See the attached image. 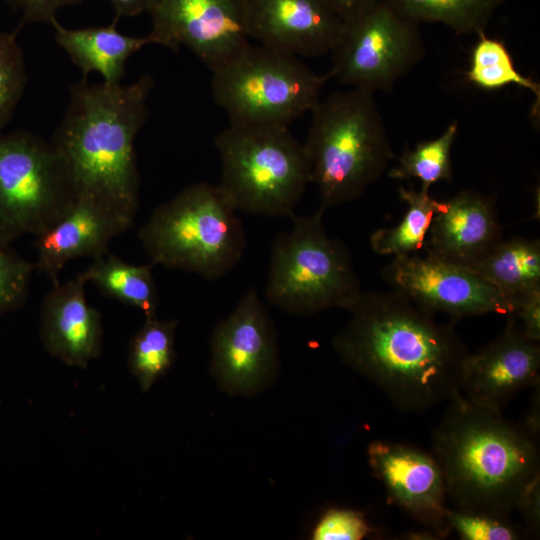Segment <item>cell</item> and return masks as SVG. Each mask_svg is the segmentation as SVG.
<instances>
[{
	"instance_id": "6da1fadb",
	"label": "cell",
	"mask_w": 540,
	"mask_h": 540,
	"mask_svg": "<svg viewBox=\"0 0 540 540\" xmlns=\"http://www.w3.org/2000/svg\"><path fill=\"white\" fill-rule=\"evenodd\" d=\"M346 310L350 319L332 339L336 354L399 410L423 412L462 393L470 352L452 323L393 289L361 291Z\"/></svg>"
},
{
	"instance_id": "7a4b0ae2",
	"label": "cell",
	"mask_w": 540,
	"mask_h": 540,
	"mask_svg": "<svg viewBox=\"0 0 540 540\" xmlns=\"http://www.w3.org/2000/svg\"><path fill=\"white\" fill-rule=\"evenodd\" d=\"M150 75L129 85L70 87L64 117L50 140L69 172L76 198L91 199L131 226L139 207L134 142L148 117Z\"/></svg>"
},
{
	"instance_id": "3957f363",
	"label": "cell",
	"mask_w": 540,
	"mask_h": 540,
	"mask_svg": "<svg viewBox=\"0 0 540 540\" xmlns=\"http://www.w3.org/2000/svg\"><path fill=\"white\" fill-rule=\"evenodd\" d=\"M538 435L462 393L433 431V454L454 508L509 515L540 475Z\"/></svg>"
},
{
	"instance_id": "277c9868",
	"label": "cell",
	"mask_w": 540,
	"mask_h": 540,
	"mask_svg": "<svg viewBox=\"0 0 540 540\" xmlns=\"http://www.w3.org/2000/svg\"><path fill=\"white\" fill-rule=\"evenodd\" d=\"M303 142L319 210L360 198L395 158L374 94L349 88L321 99Z\"/></svg>"
},
{
	"instance_id": "5b68a950",
	"label": "cell",
	"mask_w": 540,
	"mask_h": 540,
	"mask_svg": "<svg viewBox=\"0 0 540 540\" xmlns=\"http://www.w3.org/2000/svg\"><path fill=\"white\" fill-rule=\"evenodd\" d=\"M237 212L217 184L195 183L158 206L138 237L153 265L215 281L238 265L246 249Z\"/></svg>"
},
{
	"instance_id": "8992f818",
	"label": "cell",
	"mask_w": 540,
	"mask_h": 540,
	"mask_svg": "<svg viewBox=\"0 0 540 540\" xmlns=\"http://www.w3.org/2000/svg\"><path fill=\"white\" fill-rule=\"evenodd\" d=\"M217 184L237 211L290 217L311 183L303 142L289 126L233 124L217 134Z\"/></svg>"
},
{
	"instance_id": "52a82bcc",
	"label": "cell",
	"mask_w": 540,
	"mask_h": 540,
	"mask_svg": "<svg viewBox=\"0 0 540 540\" xmlns=\"http://www.w3.org/2000/svg\"><path fill=\"white\" fill-rule=\"evenodd\" d=\"M323 213L294 215L292 227L273 240L265 287L269 306L309 316L334 307L346 310L361 293L351 255L327 234Z\"/></svg>"
},
{
	"instance_id": "ba28073f",
	"label": "cell",
	"mask_w": 540,
	"mask_h": 540,
	"mask_svg": "<svg viewBox=\"0 0 540 540\" xmlns=\"http://www.w3.org/2000/svg\"><path fill=\"white\" fill-rule=\"evenodd\" d=\"M330 78L298 56L250 44L212 71L211 90L230 123L289 126L314 109Z\"/></svg>"
},
{
	"instance_id": "9c48e42d",
	"label": "cell",
	"mask_w": 540,
	"mask_h": 540,
	"mask_svg": "<svg viewBox=\"0 0 540 540\" xmlns=\"http://www.w3.org/2000/svg\"><path fill=\"white\" fill-rule=\"evenodd\" d=\"M75 201L69 172L51 141L24 130L0 134V243L40 235Z\"/></svg>"
},
{
	"instance_id": "30bf717a",
	"label": "cell",
	"mask_w": 540,
	"mask_h": 540,
	"mask_svg": "<svg viewBox=\"0 0 540 540\" xmlns=\"http://www.w3.org/2000/svg\"><path fill=\"white\" fill-rule=\"evenodd\" d=\"M329 74L338 82L388 92L425 56L419 25L381 0H371L343 20Z\"/></svg>"
},
{
	"instance_id": "8fae6325",
	"label": "cell",
	"mask_w": 540,
	"mask_h": 540,
	"mask_svg": "<svg viewBox=\"0 0 540 540\" xmlns=\"http://www.w3.org/2000/svg\"><path fill=\"white\" fill-rule=\"evenodd\" d=\"M210 352V373L223 392L253 396L275 382L280 369L277 334L255 287L215 326Z\"/></svg>"
},
{
	"instance_id": "7c38bea8",
	"label": "cell",
	"mask_w": 540,
	"mask_h": 540,
	"mask_svg": "<svg viewBox=\"0 0 540 540\" xmlns=\"http://www.w3.org/2000/svg\"><path fill=\"white\" fill-rule=\"evenodd\" d=\"M382 278L418 306L454 319L483 314L510 316L516 308L514 300L471 270L428 251L394 257L382 269Z\"/></svg>"
},
{
	"instance_id": "4fadbf2b",
	"label": "cell",
	"mask_w": 540,
	"mask_h": 540,
	"mask_svg": "<svg viewBox=\"0 0 540 540\" xmlns=\"http://www.w3.org/2000/svg\"><path fill=\"white\" fill-rule=\"evenodd\" d=\"M154 44L188 48L211 71L250 45L244 0H149Z\"/></svg>"
},
{
	"instance_id": "5bb4252c",
	"label": "cell",
	"mask_w": 540,
	"mask_h": 540,
	"mask_svg": "<svg viewBox=\"0 0 540 540\" xmlns=\"http://www.w3.org/2000/svg\"><path fill=\"white\" fill-rule=\"evenodd\" d=\"M367 456L389 500L434 535L444 536L449 529L445 520L447 493L434 454L409 444L375 440L368 445Z\"/></svg>"
},
{
	"instance_id": "9a60e30c",
	"label": "cell",
	"mask_w": 540,
	"mask_h": 540,
	"mask_svg": "<svg viewBox=\"0 0 540 540\" xmlns=\"http://www.w3.org/2000/svg\"><path fill=\"white\" fill-rule=\"evenodd\" d=\"M540 342L527 338L508 316L505 330L469 354L461 392L472 403L501 412L519 392L539 383Z\"/></svg>"
},
{
	"instance_id": "2e32d148",
	"label": "cell",
	"mask_w": 540,
	"mask_h": 540,
	"mask_svg": "<svg viewBox=\"0 0 540 540\" xmlns=\"http://www.w3.org/2000/svg\"><path fill=\"white\" fill-rule=\"evenodd\" d=\"M249 38L298 57L330 53L343 20L325 0H244Z\"/></svg>"
},
{
	"instance_id": "e0dca14e",
	"label": "cell",
	"mask_w": 540,
	"mask_h": 540,
	"mask_svg": "<svg viewBox=\"0 0 540 540\" xmlns=\"http://www.w3.org/2000/svg\"><path fill=\"white\" fill-rule=\"evenodd\" d=\"M503 239L495 199L465 189L442 201L431 222L423 250L468 268Z\"/></svg>"
},
{
	"instance_id": "ac0fdd59",
	"label": "cell",
	"mask_w": 540,
	"mask_h": 540,
	"mask_svg": "<svg viewBox=\"0 0 540 540\" xmlns=\"http://www.w3.org/2000/svg\"><path fill=\"white\" fill-rule=\"evenodd\" d=\"M82 272L54 284L42 303L40 338L46 351L65 364L86 368L101 353V313L87 303Z\"/></svg>"
},
{
	"instance_id": "d6986e66",
	"label": "cell",
	"mask_w": 540,
	"mask_h": 540,
	"mask_svg": "<svg viewBox=\"0 0 540 540\" xmlns=\"http://www.w3.org/2000/svg\"><path fill=\"white\" fill-rule=\"evenodd\" d=\"M131 227L120 216L87 198H76L68 212L37 236L35 269L53 285L64 266L73 259H97L108 252L110 241Z\"/></svg>"
},
{
	"instance_id": "ffe728a7",
	"label": "cell",
	"mask_w": 540,
	"mask_h": 540,
	"mask_svg": "<svg viewBox=\"0 0 540 540\" xmlns=\"http://www.w3.org/2000/svg\"><path fill=\"white\" fill-rule=\"evenodd\" d=\"M118 18L110 25L69 29L57 19L51 24L55 29L58 45L78 66L83 77L90 72H98L108 85L121 84L125 77V65L131 55L146 45L154 44L149 35L131 37L116 28Z\"/></svg>"
},
{
	"instance_id": "44dd1931",
	"label": "cell",
	"mask_w": 540,
	"mask_h": 540,
	"mask_svg": "<svg viewBox=\"0 0 540 540\" xmlns=\"http://www.w3.org/2000/svg\"><path fill=\"white\" fill-rule=\"evenodd\" d=\"M467 269L516 303L519 297L540 289V242L523 237L503 239Z\"/></svg>"
},
{
	"instance_id": "7402d4cb",
	"label": "cell",
	"mask_w": 540,
	"mask_h": 540,
	"mask_svg": "<svg viewBox=\"0 0 540 540\" xmlns=\"http://www.w3.org/2000/svg\"><path fill=\"white\" fill-rule=\"evenodd\" d=\"M153 264L133 265L109 251L94 259L82 272L104 295L141 310L145 318L156 317L159 303L152 275Z\"/></svg>"
},
{
	"instance_id": "603a6c76",
	"label": "cell",
	"mask_w": 540,
	"mask_h": 540,
	"mask_svg": "<svg viewBox=\"0 0 540 540\" xmlns=\"http://www.w3.org/2000/svg\"><path fill=\"white\" fill-rule=\"evenodd\" d=\"M406 19L440 23L457 34L484 33L504 0H381Z\"/></svg>"
},
{
	"instance_id": "cb8c5ba5",
	"label": "cell",
	"mask_w": 540,
	"mask_h": 540,
	"mask_svg": "<svg viewBox=\"0 0 540 540\" xmlns=\"http://www.w3.org/2000/svg\"><path fill=\"white\" fill-rule=\"evenodd\" d=\"M398 193L407 210L397 225L380 228L371 235V249L378 255L397 257L424 249L431 222L442 204L429 195V190L399 187Z\"/></svg>"
},
{
	"instance_id": "d4e9b609",
	"label": "cell",
	"mask_w": 540,
	"mask_h": 540,
	"mask_svg": "<svg viewBox=\"0 0 540 540\" xmlns=\"http://www.w3.org/2000/svg\"><path fill=\"white\" fill-rule=\"evenodd\" d=\"M176 320L145 318L129 344L128 367L142 392H147L171 368L175 360Z\"/></svg>"
},
{
	"instance_id": "484cf974",
	"label": "cell",
	"mask_w": 540,
	"mask_h": 540,
	"mask_svg": "<svg viewBox=\"0 0 540 540\" xmlns=\"http://www.w3.org/2000/svg\"><path fill=\"white\" fill-rule=\"evenodd\" d=\"M472 48L470 64L465 78L483 90H497L509 85L527 89L534 95L539 108L540 85L537 81L520 73L505 43L484 33Z\"/></svg>"
},
{
	"instance_id": "4316f807",
	"label": "cell",
	"mask_w": 540,
	"mask_h": 540,
	"mask_svg": "<svg viewBox=\"0 0 540 540\" xmlns=\"http://www.w3.org/2000/svg\"><path fill=\"white\" fill-rule=\"evenodd\" d=\"M458 128L455 120L440 136L418 143L413 150L406 149L399 156L397 164L389 169L388 176L398 180L416 178L421 182V189L425 190L439 181H451V150Z\"/></svg>"
},
{
	"instance_id": "83f0119b",
	"label": "cell",
	"mask_w": 540,
	"mask_h": 540,
	"mask_svg": "<svg viewBox=\"0 0 540 540\" xmlns=\"http://www.w3.org/2000/svg\"><path fill=\"white\" fill-rule=\"evenodd\" d=\"M20 27L0 31V134L11 120L26 84L27 73L22 49L16 39Z\"/></svg>"
},
{
	"instance_id": "f1b7e54d",
	"label": "cell",
	"mask_w": 540,
	"mask_h": 540,
	"mask_svg": "<svg viewBox=\"0 0 540 540\" xmlns=\"http://www.w3.org/2000/svg\"><path fill=\"white\" fill-rule=\"evenodd\" d=\"M445 520L463 540H515L521 536L509 515L447 507Z\"/></svg>"
},
{
	"instance_id": "f546056e",
	"label": "cell",
	"mask_w": 540,
	"mask_h": 540,
	"mask_svg": "<svg viewBox=\"0 0 540 540\" xmlns=\"http://www.w3.org/2000/svg\"><path fill=\"white\" fill-rule=\"evenodd\" d=\"M35 265L23 259L9 244L0 243V314L25 302Z\"/></svg>"
},
{
	"instance_id": "4dcf8cb0",
	"label": "cell",
	"mask_w": 540,
	"mask_h": 540,
	"mask_svg": "<svg viewBox=\"0 0 540 540\" xmlns=\"http://www.w3.org/2000/svg\"><path fill=\"white\" fill-rule=\"evenodd\" d=\"M373 531L360 511L332 507L327 509L315 524L313 540H361Z\"/></svg>"
},
{
	"instance_id": "1f68e13d",
	"label": "cell",
	"mask_w": 540,
	"mask_h": 540,
	"mask_svg": "<svg viewBox=\"0 0 540 540\" xmlns=\"http://www.w3.org/2000/svg\"><path fill=\"white\" fill-rule=\"evenodd\" d=\"M14 10L22 13L19 27L25 23H51L56 19V13L67 6L77 5L82 0H5Z\"/></svg>"
},
{
	"instance_id": "d6a6232c",
	"label": "cell",
	"mask_w": 540,
	"mask_h": 540,
	"mask_svg": "<svg viewBox=\"0 0 540 540\" xmlns=\"http://www.w3.org/2000/svg\"><path fill=\"white\" fill-rule=\"evenodd\" d=\"M510 316L520 320L519 327L527 338L540 342V289L519 297Z\"/></svg>"
},
{
	"instance_id": "836d02e7",
	"label": "cell",
	"mask_w": 540,
	"mask_h": 540,
	"mask_svg": "<svg viewBox=\"0 0 540 540\" xmlns=\"http://www.w3.org/2000/svg\"><path fill=\"white\" fill-rule=\"evenodd\" d=\"M515 509L519 511L526 528L533 534L540 528V475L534 478L519 496Z\"/></svg>"
},
{
	"instance_id": "e575fe53",
	"label": "cell",
	"mask_w": 540,
	"mask_h": 540,
	"mask_svg": "<svg viewBox=\"0 0 540 540\" xmlns=\"http://www.w3.org/2000/svg\"><path fill=\"white\" fill-rule=\"evenodd\" d=\"M116 17H131L145 12L149 0H110Z\"/></svg>"
},
{
	"instance_id": "d590c367",
	"label": "cell",
	"mask_w": 540,
	"mask_h": 540,
	"mask_svg": "<svg viewBox=\"0 0 540 540\" xmlns=\"http://www.w3.org/2000/svg\"><path fill=\"white\" fill-rule=\"evenodd\" d=\"M371 0H325L330 8L342 19L354 14Z\"/></svg>"
}]
</instances>
